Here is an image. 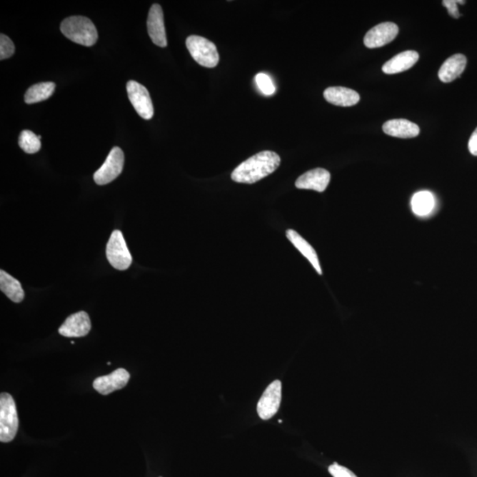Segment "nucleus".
<instances>
[{
	"mask_svg": "<svg viewBox=\"0 0 477 477\" xmlns=\"http://www.w3.org/2000/svg\"><path fill=\"white\" fill-rule=\"evenodd\" d=\"M281 162V156L276 152L261 151L239 165L234 170L231 177L238 184H256L274 173L278 169Z\"/></svg>",
	"mask_w": 477,
	"mask_h": 477,
	"instance_id": "obj_1",
	"label": "nucleus"
},
{
	"mask_svg": "<svg viewBox=\"0 0 477 477\" xmlns=\"http://www.w3.org/2000/svg\"><path fill=\"white\" fill-rule=\"evenodd\" d=\"M61 31L73 42L92 46L99 39L98 31L91 20L84 16H71L61 22Z\"/></svg>",
	"mask_w": 477,
	"mask_h": 477,
	"instance_id": "obj_2",
	"label": "nucleus"
},
{
	"mask_svg": "<svg viewBox=\"0 0 477 477\" xmlns=\"http://www.w3.org/2000/svg\"><path fill=\"white\" fill-rule=\"evenodd\" d=\"M19 419L16 401L12 395H0V441L9 443L16 438Z\"/></svg>",
	"mask_w": 477,
	"mask_h": 477,
	"instance_id": "obj_3",
	"label": "nucleus"
},
{
	"mask_svg": "<svg viewBox=\"0 0 477 477\" xmlns=\"http://www.w3.org/2000/svg\"><path fill=\"white\" fill-rule=\"evenodd\" d=\"M186 46L192 58L199 65L207 69H214L218 66L219 55L217 46L211 41L199 36H190L186 40Z\"/></svg>",
	"mask_w": 477,
	"mask_h": 477,
	"instance_id": "obj_4",
	"label": "nucleus"
},
{
	"mask_svg": "<svg viewBox=\"0 0 477 477\" xmlns=\"http://www.w3.org/2000/svg\"><path fill=\"white\" fill-rule=\"evenodd\" d=\"M106 256L111 266L119 271H125L131 266L132 256L121 231L115 230L111 234L107 243Z\"/></svg>",
	"mask_w": 477,
	"mask_h": 477,
	"instance_id": "obj_5",
	"label": "nucleus"
},
{
	"mask_svg": "<svg viewBox=\"0 0 477 477\" xmlns=\"http://www.w3.org/2000/svg\"><path fill=\"white\" fill-rule=\"evenodd\" d=\"M124 154L121 148L114 147L108 155L106 162L94 174V181L98 185H106L119 176L124 167Z\"/></svg>",
	"mask_w": 477,
	"mask_h": 477,
	"instance_id": "obj_6",
	"label": "nucleus"
},
{
	"mask_svg": "<svg viewBox=\"0 0 477 477\" xmlns=\"http://www.w3.org/2000/svg\"><path fill=\"white\" fill-rule=\"evenodd\" d=\"M282 398V383L279 380H275L270 383L264 391L258 403H257V413L261 419L269 420L278 413L281 407Z\"/></svg>",
	"mask_w": 477,
	"mask_h": 477,
	"instance_id": "obj_7",
	"label": "nucleus"
},
{
	"mask_svg": "<svg viewBox=\"0 0 477 477\" xmlns=\"http://www.w3.org/2000/svg\"><path fill=\"white\" fill-rule=\"evenodd\" d=\"M126 91L136 113L144 119H152L154 107L148 89L136 81H129L126 84Z\"/></svg>",
	"mask_w": 477,
	"mask_h": 477,
	"instance_id": "obj_8",
	"label": "nucleus"
},
{
	"mask_svg": "<svg viewBox=\"0 0 477 477\" xmlns=\"http://www.w3.org/2000/svg\"><path fill=\"white\" fill-rule=\"evenodd\" d=\"M398 33V26L393 22H383L372 28L364 36L365 46L374 49L385 46L395 39Z\"/></svg>",
	"mask_w": 477,
	"mask_h": 477,
	"instance_id": "obj_9",
	"label": "nucleus"
},
{
	"mask_svg": "<svg viewBox=\"0 0 477 477\" xmlns=\"http://www.w3.org/2000/svg\"><path fill=\"white\" fill-rule=\"evenodd\" d=\"M149 36L156 46L165 48L167 46L166 32L161 6L159 4L152 5L149 12L147 20Z\"/></svg>",
	"mask_w": 477,
	"mask_h": 477,
	"instance_id": "obj_10",
	"label": "nucleus"
},
{
	"mask_svg": "<svg viewBox=\"0 0 477 477\" xmlns=\"http://www.w3.org/2000/svg\"><path fill=\"white\" fill-rule=\"evenodd\" d=\"M130 379V374L125 368H119L118 370L111 372V374L99 376L94 380L93 387L102 395H108L121 390L128 385Z\"/></svg>",
	"mask_w": 477,
	"mask_h": 477,
	"instance_id": "obj_11",
	"label": "nucleus"
},
{
	"mask_svg": "<svg viewBox=\"0 0 477 477\" xmlns=\"http://www.w3.org/2000/svg\"><path fill=\"white\" fill-rule=\"evenodd\" d=\"M91 329L89 316L85 311H80L69 316L59 327V333L68 338L84 337Z\"/></svg>",
	"mask_w": 477,
	"mask_h": 477,
	"instance_id": "obj_12",
	"label": "nucleus"
},
{
	"mask_svg": "<svg viewBox=\"0 0 477 477\" xmlns=\"http://www.w3.org/2000/svg\"><path fill=\"white\" fill-rule=\"evenodd\" d=\"M331 174L323 169H316L307 171L297 179L296 187L299 189H311L323 192L329 185Z\"/></svg>",
	"mask_w": 477,
	"mask_h": 477,
	"instance_id": "obj_13",
	"label": "nucleus"
},
{
	"mask_svg": "<svg viewBox=\"0 0 477 477\" xmlns=\"http://www.w3.org/2000/svg\"><path fill=\"white\" fill-rule=\"evenodd\" d=\"M323 96L327 102L337 106H353L360 101V95L356 91L345 87L327 88Z\"/></svg>",
	"mask_w": 477,
	"mask_h": 477,
	"instance_id": "obj_14",
	"label": "nucleus"
},
{
	"mask_svg": "<svg viewBox=\"0 0 477 477\" xmlns=\"http://www.w3.org/2000/svg\"><path fill=\"white\" fill-rule=\"evenodd\" d=\"M467 66V58L463 54H457L447 59L438 71V77L443 83H452L461 74Z\"/></svg>",
	"mask_w": 477,
	"mask_h": 477,
	"instance_id": "obj_15",
	"label": "nucleus"
},
{
	"mask_svg": "<svg viewBox=\"0 0 477 477\" xmlns=\"http://www.w3.org/2000/svg\"><path fill=\"white\" fill-rule=\"evenodd\" d=\"M386 135L398 138H413L419 135V126L408 119H391L383 126Z\"/></svg>",
	"mask_w": 477,
	"mask_h": 477,
	"instance_id": "obj_16",
	"label": "nucleus"
},
{
	"mask_svg": "<svg viewBox=\"0 0 477 477\" xmlns=\"http://www.w3.org/2000/svg\"><path fill=\"white\" fill-rule=\"evenodd\" d=\"M419 59V54L415 51H406L394 56L383 66V72L387 74H394L412 68Z\"/></svg>",
	"mask_w": 477,
	"mask_h": 477,
	"instance_id": "obj_17",
	"label": "nucleus"
},
{
	"mask_svg": "<svg viewBox=\"0 0 477 477\" xmlns=\"http://www.w3.org/2000/svg\"><path fill=\"white\" fill-rule=\"evenodd\" d=\"M286 237H288V240L292 242L294 247L301 253V255L306 257L309 261V263L314 267V269L318 271V273L321 275L322 269L321 266H320L318 256L316 255V252L315 249L312 248V246L294 230L290 229L286 231Z\"/></svg>",
	"mask_w": 477,
	"mask_h": 477,
	"instance_id": "obj_18",
	"label": "nucleus"
},
{
	"mask_svg": "<svg viewBox=\"0 0 477 477\" xmlns=\"http://www.w3.org/2000/svg\"><path fill=\"white\" fill-rule=\"evenodd\" d=\"M0 289L14 303H20L24 299L21 283L3 270L0 271Z\"/></svg>",
	"mask_w": 477,
	"mask_h": 477,
	"instance_id": "obj_19",
	"label": "nucleus"
},
{
	"mask_svg": "<svg viewBox=\"0 0 477 477\" xmlns=\"http://www.w3.org/2000/svg\"><path fill=\"white\" fill-rule=\"evenodd\" d=\"M412 211L419 217L430 215L435 206L433 195L428 191H421L413 195L411 201Z\"/></svg>",
	"mask_w": 477,
	"mask_h": 477,
	"instance_id": "obj_20",
	"label": "nucleus"
},
{
	"mask_svg": "<svg viewBox=\"0 0 477 477\" xmlns=\"http://www.w3.org/2000/svg\"><path fill=\"white\" fill-rule=\"evenodd\" d=\"M56 85L51 81L41 83L31 86L24 96L25 102L32 104L44 101L50 99L55 91Z\"/></svg>",
	"mask_w": 477,
	"mask_h": 477,
	"instance_id": "obj_21",
	"label": "nucleus"
},
{
	"mask_svg": "<svg viewBox=\"0 0 477 477\" xmlns=\"http://www.w3.org/2000/svg\"><path fill=\"white\" fill-rule=\"evenodd\" d=\"M41 138L42 136H37L31 130H24L19 137V145L26 154H35L41 150Z\"/></svg>",
	"mask_w": 477,
	"mask_h": 477,
	"instance_id": "obj_22",
	"label": "nucleus"
},
{
	"mask_svg": "<svg viewBox=\"0 0 477 477\" xmlns=\"http://www.w3.org/2000/svg\"><path fill=\"white\" fill-rule=\"evenodd\" d=\"M256 83L263 94L266 96L273 95L276 91L275 85L273 80L266 74H257L256 76Z\"/></svg>",
	"mask_w": 477,
	"mask_h": 477,
	"instance_id": "obj_23",
	"label": "nucleus"
},
{
	"mask_svg": "<svg viewBox=\"0 0 477 477\" xmlns=\"http://www.w3.org/2000/svg\"><path fill=\"white\" fill-rule=\"evenodd\" d=\"M16 51V47L13 41L9 36L1 34L0 35V59H4L12 57Z\"/></svg>",
	"mask_w": 477,
	"mask_h": 477,
	"instance_id": "obj_24",
	"label": "nucleus"
},
{
	"mask_svg": "<svg viewBox=\"0 0 477 477\" xmlns=\"http://www.w3.org/2000/svg\"><path fill=\"white\" fill-rule=\"evenodd\" d=\"M329 472L333 477H357L348 468L343 467V466L336 463V462L330 466Z\"/></svg>",
	"mask_w": 477,
	"mask_h": 477,
	"instance_id": "obj_25",
	"label": "nucleus"
},
{
	"mask_svg": "<svg viewBox=\"0 0 477 477\" xmlns=\"http://www.w3.org/2000/svg\"><path fill=\"white\" fill-rule=\"evenodd\" d=\"M457 4H461V5H463L465 1H460V0H445V1H443V6H446V9H448L450 16L456 19L461 16L459 9H458L457 7Z\"/></svg>",
	"mask_w": 477,
	"mask_h": 477,
	"instance_id": "obj_26",
	"label": "nucleus"
},
{
	"mask_svg": "<svg viewBox=\"0 0 477 477\" xmlns=\"http://www.w3.org/2000/svg\"><path fill=\"white\" fill-rule=\"evenodd\" d=\"M468 150L472 155L477 156V128L469 139Z\"/></svg>",
	"mask_w": 477,
	"mask_h": 477,
	"instance_id": "obj_27",
	"label": "nucleus"
},
{
	"mask_svg": "<svg viewBox=\"0 0 477 477\" xmlns=\"http://www.w3.org/2000/svg\"><path fill=\"white\" fill-rule=\"evenodd\" d=\"M160 477H162V476H160Z\"/></svg>",
	"mask_w": 477,
	"mask_h": 477,
	"instance_id": "obj_28",
	"label": "nucleus"
}]
</instances>
